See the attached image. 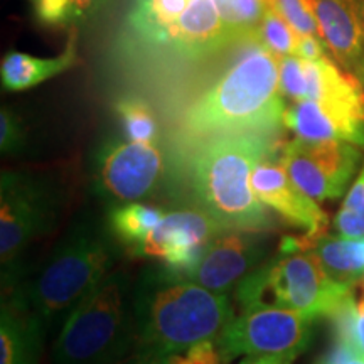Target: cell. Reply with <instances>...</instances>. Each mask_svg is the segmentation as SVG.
Instances as JSON below:
<instances>
[{
	"instance_id": "obj_1",
	"label": "cell",
	"mask_w": 364,
	"mask_h": 364,
	"mask_svg": "<svg viewBox=\"0 0 364 364\" xmlns=\"http://www.w3.org/2000/svg\"><path fill=\"white\" fill-rule=\"evenodd\" d=\"M134 356L184 353L204 341H218L235 318L226 294L213 292L166 267L149 268L135 280Z\"/></svg>"
},
{
	"instance_id": "obj_2",
	"label": "cell",
	"mask_w": 364,
	"mask_h": 364,
	"mask_svg": "<svg viewBox=\"0 0 364 364\" xmlns=\"http://www.w3.org/2000/svg\"><path fill=\"white\" fill-rule=\"evenodd\" d=\"M284 112L280 59L252 43V48L186 110L182 129L191 136L268 135L284 124Z\"/></svg>"
},
{
	"instance_id": "obj_3",
	"label": "cell",
	"mask_w": 364,
	"mask_h": 364,
	"mask_svg": "<svg viewBox=\"0 0 364 364\" xmlns=\"http://www.w3.org/2000/svg\"><path fill=\"white\" fill-rule=\"evenodd\" d=\"M117 243L108 225L85 218L71 226L33 279L17 285L11 294L43 321L46 331L63 326L115 270Z\"/></svg>"
},
{
	"instance_id": "obj_4",
	"label": "cell",
	"mask_w": 364,
	"mask_h": 364,
	"mask_svg": "<svg viewBox=\"0 0 364 364\" xmlns=\"http://www.w3.org/2000/svg\"><path fill=\"white\" fill-rule=\"evenodd\" d=\"M267 135L233 134L213 136L193 161L191 184L198 206L225 230L268 231L273 226L252 177L267 157Z\"/></svg>"
},
{
	"instance_id": "obj_5",
	"label": "cell",
	"mask_w": 364,
	"mask_h": 364,
	"mask_svg": "<svg viewBox=\"0 0 364 364\" xmlns=\"http://www.w3.org/2000/svg\"><path fill=\"white\" fill-rule=\"evenodd\" d=\"M135 279L113 270L70 314L53 348V364H125L135 349Z\"/></svg>"
},
{
	"instance_id": "obj_6",
	"label": "cell",
	"mask_w": 364,
	"mask_h": 364,
	"mask_svg": "<svg viewBox=\"0 0 364 364\" xmlns=\"http://www.w3.org/2000/svg\"><path fill=\"white\" fill-rule=\"evenodd\" d=\"M354 297V287L329 277L311 250L280 252L265 260L236 285L241 311L285 307L312 318H331Z\"/></svg>"
},
{
	"instance_id": "obj_7",
	"label": "cell",
	"mask_w": 364,
	"mask_h": 364,
	"mask_svg": "<svg viewBox=\"0 0 364 364\" xmlns=\"http://www.w3.org/2000/svg\"><path fill=\"white\" fill-rule=\"evenodd\" d=\"M59 191L44 176L4 171L0 179V263L4 292L21 280V255L58 221Z\"/></svg>"
},
{
	"instance_id": "obj_8",
	"label": "cell",
	"mask_w": 364,
	"mask_h": 364,
	"mask_svg": "<svg viewBox=\"0 0 364 364\" xmlns=\"http://www.w3.org/2000/svg\"><path fill=\"white\" fill-rule=\"evenodd\" d=\"M312 324V318L292 309H247L225 327L216 344L225 363L250 356L279 358L292 364L311 346Z\"/></svg>"
},
{
	"instance_id": "obj_9",
	"label": "cell",
	"mask_w": 364,
	"mask_h": 364,
	"mask_svg": "<svg viewBox=\"0 0 364 364\" xmlns=\"http://www.w3.org/2000/svg\"><path fill=\"white\" fill-rule=\"evenodd\" d=\"M166 176V157L157 144L110 140L95 161L93 186L110 206L156 193Z\"/></svg>"
},
{
	"instance_id": "obj_10",
	"label": "cell",
	"mask_w": 364,
	"mask_h": 364,
	"mask_svg": "<svg viewBox=\"0 0 364 364\" xmlns=\"http://www.w3.org/2000/svg\"><path fill=\"white\" fill-rule=\"evenodd\" d=\"M361 156V147L349 142L294 139L282 147L279 161L302 193L322 203L344 194Z\"/></svg>"
},
{
	"instance_id": "obj_11",
	"label": "cell",
	"mask_w": 364,
	"mask_h": 364,
	"mask_svg": "<svg viewBox=\"0 0 364 364\" xmlns=\"http://www.w3.org/2000/svg\"><path fill=\"white\" fill-rule=\"evenodd\" d=\"M225 231L228 230L199 206L166 211L135 257L156 258L167 270L186 279L209 245Z\"/></svg>"
},
{
	"instance_id": "obj_12",
	"label": "cell",
	"mask_w": 364,
	"mask_h": 364,
	"mask_svg": "<svg viewBox=\"0 0 364 364\" xmlns=\"http://www.w3.org/2000/svg\"><path fill=\"white\" fill-rule=\"evenodd\" d=\"M280 91L290 102L314 100L364 113V86L327 56L280 58Z\"/></svg>"
},
{
	"instance_id": "obj_13",
	"label": "cell",
	"mask_w": 364,
	"mask_h": 364,
	"mask_svg": "<svg viewBox=\"0 0 364 364\" xmlns=\"http://www.w3.org/2000/svg\"><path fill=\"white\" fill-rule=\"evenodd\" d=\"M265 233L267 231H225L209 245L186 279L198 282L213 292L226 294L265 262L270 250Z\"/></svg>"
},
{
	"instance_id": "obj_14",
	"label": "cell",
	"mask_w": 364,
	"mask_h": 364,
	"mask_svg": "<svg viewBox=\"0 0 364 364\" xmlns=\"http://www.w3.org/2000/svg\"><path fill=\"white\" fill-rule=\"evenodd\" d=\"M252 184L258 199L289 225L304 230L307 236L326 233L329 218L324 209L294 184L280 161L263 159L255 167Z\"/></svg>"
},
{
	"instance_id": "obj_15",
	"label": "cell",
	"mask_w": 364,
	"mask_h": 364,
	"mask_svg": "<svg viewBox=\"0 0 364 364\" xmlns=\"http://www.w3.org/2000/svg\"><path fill=\"white\" fill-rule=\"evenodd\" d=\"M321 36L334 61L364 86L363 0H312Z\"/></svg>"
},
{
	"instance_id": "obj_16",
	"label": "cell",
	"mask_w": 364,
	"mask_h": 364,
	"mask_svg": "<svg viewBox=\"0 0 364 364\" xmlns=\"http://www.w3.org/2000/svg\"><path fill=\"white\" fill-rule=\"evenodd\" d=\"M284 125L295 139L324 142L339 140L364 147V113L314 100L292 102L285 107Z\"/></svg>"
},
{
	"instance_id": "obj_17",
	"label": "cell",
	"mask_w": 364,
	"mask_h": 364,
	"mask_svg": "<svg viewBox=\"0 0 364 364\" xmlns=\"http://www.w3.org/2000/svg\"><path fill=\"white\" fill-rule=\"evenodd\" d=\"M231 44L226 27L213 0H191L169 39L179 56L198 61Z\"/></svg>"
},
{
	"instance_id": "obj_18",
	"label": "cell",
	"mask_w": 364,
	"mask_h": 364,
	"mask_svg": "<svg viewBox=\"0 0 364 364\" xmlns=\"http://www.w3.org/2000/svg\"><path fill=\"white\" fill-rule=\"evenodd\" d=\"M43 321L19 297L9 294L0 316V364H39L44 336Z\"/></svg>"
},
{
	"instance_id": "obj_19",
	"label": "cell",
	"mask_w": 364,
	"mask_h": 364,
	"mask_svg": "<svg viewBox=\"0 0 364 364\" xmlns=\"http://www.w3.org/2000/svg\"><path fill=\"white\" fill-rule=\"evenodd\" d=\"M78 63L76 53V33L71 31L68 44L56 58H36L27 53L11 51L2 58L0 65V76H2L4 90L22 91L38 86L44 81L61 75Z\"/></svg>"
},
{
	"instance_id": "obj_20",
	"label": "cell",
	"mask_w": 364,
	"mask_h": 364,
	"mask_svg": "<svg viewBox=\"0 0 364 364\" xmlns=\"http://www.w3.org/2000/svg\"><path fill=\"white\" fill-rule=\"evenodd\" d=\"M299 248L311 250L318 258L324 270L341 284L356 287L364 279V236L344 238L329 236H300Z\"/></svg>"
},
{
	"instance_id": "obj_21",
	"label": "cell",
	"mask_w": 364,
	"mask_h": 364,
	"mask_svg": "<svg viewBox=\"0 0 364 364\" xmlns=\"http://www.w3.org/2000/svg\"><path fill=\"white\" fill-rule=\"evenodd\" d=\"M164 216L166 211L157 206L139 201L124 203L110 208L107 225L118 243L129 248L132 255H136Z\"/></svg>"
},
{
	"instance_id": "obj_22",
	"label": "cell",
	"mask_w": 364,
	"mask_h": 364,
	"mask_svg": "<svg viewBox=\"0 0 364 364\" xmlns=\"http://www.w3.org/2000/svg\"><path fill=\"white\" fill-rule=\"evenodd\" d=\"M189 2L191 0H136L129 22L145 43L167 46Z\"/></svg>"
},
{
	"instance_id": "obj_23",
	"label": "cell",
	"mask_w": 364,
	"mask_h": 364,
	"mask_svg": "<svg viewBox=\"0 0 364 364\" xmlns=\"http://www.w3.org/2000/svg\"><path fill=\"white\" fill-rule=\"evenodd\" d=\"M220 12L231 44L247 41L252 44L257 36L270 0H213Z\"/></svg>"
},
{
	"instance_id": "obj_24",
	"label": "cell",
	"mask_w": 364,
	"mask_h": 364,
	"mask_svg": "<svg viewBox=\"0 0 364 364\" xmlns=\"http://www.w3.org/2000/svg\"><path fill=\"white\" fill-rule=\"evenodd\" d=\"M115 112L127 140L157 144L159 122L152 107L144 98L127 95L115 102Z\"/></svg>"
},
{
	"instance_id": "obj_25",
	"label": "cell",
	"mask_w": 364,
	"mask_h": 364,
	"mask_svg": "<svg viewBox=\"0 0 364 364\" xmlns=\"http://www.w3.org/2000/svg\"><path fill=\"white\" fill-rule=\"evenodd\" d=\"M300 34L272 6L268 7L253 43L263 46L273 56H295Z\"/></svg>"
},
{
	"instance_id": "obj_26",
	"label": "cell",
	"mask_w": 364,
	"mask_h": 364,
	"mask_svg": "<svg viewBox=\"0 0 364 364\" xmlns=\"http://www.w3.org/2000/svg\"><path fill=\"white\" fill-rule=\"evenodd\" d=\"M334 230L344 238L364 236V167L334 218Z\"/></svg>"
},
{
	"instance_id": "obj_27",
	"label": "cell",
	"mask_w": 364,
	"mask_h": 364,
	"mask_svg": "<svg viewBox=\"0 0 364 364\" xmlns=\"http://www.w3.org/2000/svg\"><path fill=\"white\" fill-rule=\"evenodd\" d=\"M125 364H226L216 341H204L184 353L159 356H132Z\"/></svg>"
},
{
	"instance_id": "obj_28",
	"label": "cell",
	"mask_w": 364,
	"mask_h": 364,
	"mask_svg": "<svg viewBox=\"0 0 364 364\" xmlns=\"http://www.w3.org/2000/svg\"><path fill=\"white\" fill-rule=\"evenodd\" d=\"M270 6L294 27L300 36L322 38L312 0H270Z\"/></svg>"
},
{
	"instance_id": "obj_29",
	"label": "cell",
	"mask_w": 364,
	"mask_h": 364,
	"mask_svg": "<svg viewBox=\"0 0 364 364\" xmlns=\"http://www.w3.org/2000/svg\"><path fill=\"white\" fill-rule=\"evenodd\" d=\"M34 14L44 26H63L75 21L73 0H33Z\"/></svg>"
},
{
	"instance_id": "obj_30",
	"label": "cell",
	"mask_w": 364,
	"mask_h": 364,
	"mask_svg": "<svg viewBox=\"0 0 364 364\" xmlns=\"http://www.w3.org/2000/svg\"><path fill=\"white\" fill-rule=\"evenodd\" d=\"M24 145V129L19 117L11 108H2L0 112V149L4 154L19 152Z\"/></svg>"
},
{
	"instance_id": "obj_31",
	"label": "cell",
	"mask_w": 364,
	"mask_h": 364,
	"mask_svg": "<svg viewBox=\"0 0 364 364\" xmlns=\"http://www.w3.org/2000/svg\"><path fill=\"white\" fill-rule=\"evenodd\" d=\"M295 56L304 59H318L327 56V46L324 39L314 38V36H300Z\"/></svg>"
},
{
	"instance_id": "obj_32",
	"label": "cell",
	"mask_w": 364,
	"mask_h": 364,
	"mask_svg": "<svg viewBox=\"0 0 364 364\" xmlns=\"http://www.w3.org/2000/svg\"><path fill=\"white\" fill-rule=\"evenodd\" d=\"M108 0H73V11L76 19H86L91 14L98 12Z\"/></svg>"
},
{
	"instance_id": "obj_33",
	"label": "cell",
	"mask_w": 364,
	"mask_h": 364,
	"mask_svg": "<svg viewBox=\"0 0 364 364\" xmlns=\"http://www.w3.org/2000/svg\"><path fill=\"white\" fill-rule=\"evenodd\" d=\"M240 364H290L279 358H245Z\"/></svg>"
},
{
	"instance_id": "obj_34",
	"label": "cell",
	"mask_w": 364,
	"mask_h": 364,
	"mask_svg": "<svg viewBox=\"0 0 364 364\" xmlns=\"http://www.w3.org/2000/svg\"><path fill=\"white\" fill-rule=\"evenodd\" d=\"M356 341L359 349L364 353V314L359 312L358 322H356Z\"/></svg>"
},
{
	"instance_id": "obj_35",
	"label": "cell",
	"mask_w": 364,
	"mask_h": 364,
	"mask_svg": "<svg viewBox=\"0 0 364 364\" xmlns=\"http://www.w3.org/2000/svg\"><path fill=\"white\" fill-rule=\"evenodd\" d=\"M359 309V307H358ZM359 312H361V314H364V309H359Z\"/></svg>"
},
{
	"instance_id": "obj_36",
	"label": "cell",
	"mask_w": 364,
	"mask_h": 364,
	"mask_svg": "<svg viewBox=\"0 0 364 364\" xmlns=\"http://www.w3.org/2000/svg\"><path fill=\"white\" fill-rule=\"evenodd\" d=\"M363 4H364V0H363Z\"/></svg>"
}]
</instances>
